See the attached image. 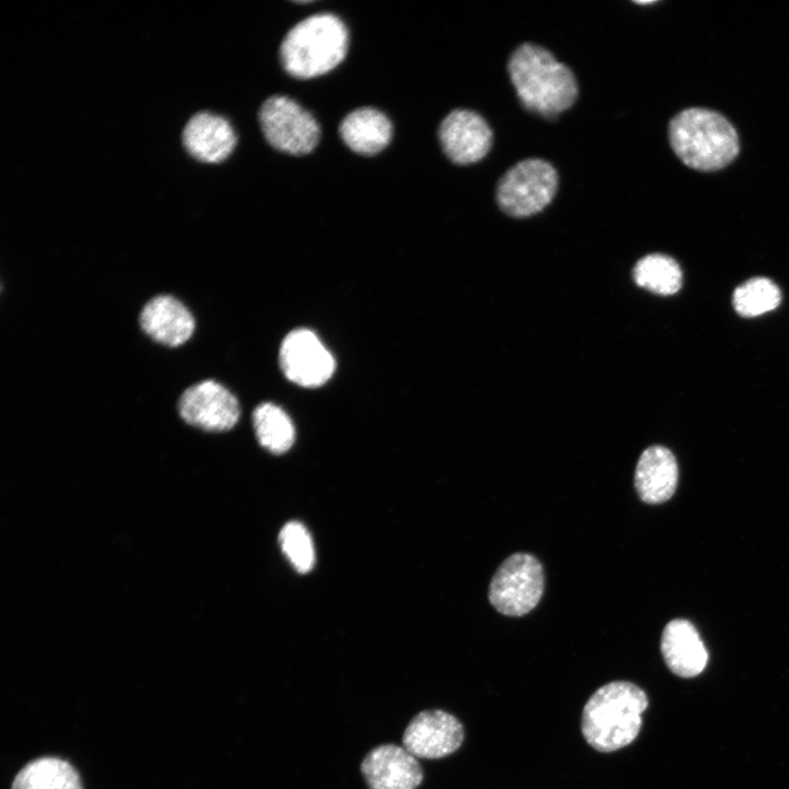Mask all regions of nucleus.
<instances>
[{
	"label": "nucleus",
	"mask_w": 789,
	"mask_h": 789,
	"mask_svg": "<svg viewBox=\"0 0 789 789\" xmlns=\"http://www.w3.org/2000/svg\"><path fill=\"white\" fill-rule=\"evenodd\" d=\"M507 67L521 102L531 112L552 117L568 110L578 96L573 72L541 46L521 45Z\"/></svg>",
	"instance_id": "f257e3e1"
},
{
	"label": "nucleus",
	"mask_w": 789,
	"mask_h": 789,
	"mask_svg": "<svg viewBox=\"0 0 789 789\" xmlns=\"http://www.w3.org/2000/svg\"><path fill=\"white\" fill-rule=\"evenodd\" d=\"M647 707L648 697L637 685L622 681L605 684L583 708L582 734L598 752L617 751L634 741Z\"/></svg>",
	"instance_id": "f03ea898"
},
{
	"label": "nucleus",
	"mask_w": 789,
	"mask_h": 789,
	"mask_svg": "<svg viewBox=\"0 0 789 789\" xmlns=\"http://www.w3.org/2000/svg\"><path fill=\"white\" fill-rule=\"evenodd\" d=\"M671 146L689 168L717 171L731 163L739 153V137L731 123L720 113L691 107L676 114L668 126Z\"/></svg>",
	"instance_id": "7ed1b4c3"
},
{
	"label": "nucleus",
	"mask_w": 789,
	"mask_h": 789,
	"mask_svg": "<svg viewBox=\"0 0 789 789\" xmlns=\"http://www.w3.org/2000/svg\"><path fill=\"white\" fill-rule=\"evenodd\" d=\"M348 33L335 15L320 13L296 24L281 45V60L293 77L309 79L335 68L345 57Z\"/></svg>",
	"instance_id": "20e7f679"
},
{
	"label": "nucleus",
	"mask_w": 789,
	"mask_h": 789,
	"mask_svg": "<svg viewBox=\"0 0 789 789\" xmlns=\"http://www.w3.org/2000/svg\"><path fill=\"white\" fill-rule=\"evenodd\" d=\"M558 173L546 160L519 161L500 179L496 201L513 217H528L542 210L554 197Z\"/></svg>",
	"instance_id": "39448f33"
},
{
	"label": "nucleus",
	"mask_w": 789,
	"mask_h": 789,
	"mask_svg": "<svg viewBox=\"0 0 789 789\" xmlns=\"http://www.w3.org/2000/svg\"><path fill=\"white\" fill-rule=\"evenodd\" d=\"M544 584L541 563L533 554L517 552L506 558L494 573L489 601L499 613L519 617L539 603Z\"/></svg>",
	"instance_id": "423d86ee"
},
{
	"label": "nucleus",
	"mask_w": 789,
	"mask_h": 789,
	"mask_svg": "<svg viewBox=\"0 0 789 789\" xmlns=\"http://www.w3.org/2000/svg\"><path fill=\"white\" fill-rule=\"evenodd\" d=\"M259 119L266 140L282 152L307 155L319 142L320 127L315 117L287 96L268 98L260 108Z\"/></svg>",
	"instance_id": "0eeeda50"
},
{
	"label": "nucleus",
	"mask_w": 789,
	"mask_h": 789,
	"mask_svg": "<svg viewBox=\"0 0 789 789\" xmlns=\"http://www.w3.org/2000/svg\"><path fill=\"white\" fill-rule=\"evenodd\" d=\"M178 410L187 424L208 432L230 430L240 416L235 395L213 379L188 387L179 399Z\"/></svg>",
	"instance_id": "6e6552de"
},
{
	"label": "nucleus",
	"mask_w": 789,
	"mask_h": 789,
	"mask_svg": "<svg viewBox=\"0 0 789 789\" xmlns=\"http://www.w3.org/2000/svg\"><path fill=\"white\" fill-rule=\"evenodd\" d=\"M279 364L287 379L307 388L325 384L335 369L332 354L308 329L293 330L284 338Z\"/></svg>",
	"instance_id": "1a4fd4ad"
},
{
	"label": "nucleus",
	"mask_w": 789,
	"mask_h": 789,
	"mask_svg": "<svg viewBox=\"0 0 789 789\" xmlns=\"http://www.w3.org/2000/svg\"><path fill=\"white\" fill-rule=\"evenodd\" d=\"M462 740V725L453 714L443 710H425L409 722L402 744L416 758L437 759L458 750Z\"/></svg>",
	"instance_id": "9d476101"
},
{
	"label": "nucleus",
	"mask_w": 789,
	"mask_h": 789,
	"mask_svg": "<svg viewBox=\"0 0 789 789\" xmlns=\"http://www.w3.org/2000/svg\"><path fill=\"white\" fill-rule=\"evenodd\" d=\"M439 141L447 157L457 164L481 160L492 145V130L478 113L457 108L442 121Z\"/></svg>",
	"instance_id": "9b49d317"
},
{
	"label": "nucleus",
	"mask_w": 789,
	"mask_h": 789,
	"mask_svg": "<svg viewBox=\"0 0 789 789\" xmlns=\"http://www.w3.org/2000/svg\"><path fill=\"white\" fill-rule=\"evenodd\" d=\"M361 771L369 789H416L423 780L418 758L396 744L370 750L362 761Z\"/></svg>",
	"instance_id": "f8f14e48"
},
{
	"label": "nucleus",
	"mask_w": 789,
	"mask_h": 789,
	"mask_svg": "<svg viewBox=\"0 0 789 789\" xmlns=\"http://www.w3.org/2000/svg\"><path fill=\"white\" fill-rule=\"evenodd\" d=\"M139 322L153 341L175 347L193 334L195 320L191 311L175 297L158 295L142 307Z\"/></svg>",
	"instance_id": "ddd939ff"
},
{
	"label": "nucleus",
	"mask_w": 789,
	"mask_h": 789,
	"mask_svg": "<svg viewBox=\"0 0 789 789\" xmlns=\"http://www.w3.org/2000/svg\"><path fill=\"white\" fill-rule=\"evenodd\" d=\"M236 135L222 116L202 112L195 114L184 127L183 145L188 153L203 162L218 163L232 152Z\"/></svg>",
	"instance_id": "4468645a"
},
{
	"label": "nucleus",
	"mask_w": 789,
	"mask_h": 789,
	"mask_svg": "<svg viewBox=\"0 0 789 789\" xmlns=\"http://www.w3.org/2000/svg\"><path fill=\"white\" fill-rule=\"evenodd\" d=\"M661 653L667 667L685 678L699 675L708 662V652L697 629L685 619H673L665 626Z\"/></svg>",
	"instance_id": "2eb2a0df"
},
{
	"label": "nucleus",
	"mask_w": 789,
	"mask_h": 789,
	"mask_svg": "<svg viewBox=\"0 0 789 789\" xmlns=\"http://www.w3.org/2000/svg\"><path fill=\"white\" fill-rule=\"evenodd\" d=\"M678 467L673 453L660 445L650 446L641 454L636 471L634 488L648 504L667 501L675 492Z\"/></svg>",
	"instance_id": "dca6fc26"
},
{
	"label": "nucleus",
	"mask_w": 789,
	"mask_h": 789,
	"mask_svg": "<svg viewBox=\"0 0 789 789\" xmlns=\"http://www.w3.org/2000/svg\"><path fill=\"white\" fill-rule=\"evenodd\" d=\"M345 145L363 156H373L387 147L392 136L389 118L374 107H361L347 114L340 125Z\"/></svg>",
	"instance_id": "f3484780"
},
{
	"label": "nucleus",
	"mask_w": 789,
	"mask_h": 789,
	"mask_svg": "<svg viewBox=\"0 0 789 789\" xmlns=\"http://www.w3.org/2000/svg\"><path fill=\"white\" fill-rule=\"evenodd\" d=\"M11 789H82V786L69 763L57 757H42L18 773Z\"/></svg>",
	"instance_id": "a211bd4d"
},
{
	"label": "nucleus",
	"mask_w": 789,
	"mask_h": 789,
	"mask_svg": "<svg viewBox=\"0 0 789 789\" xmlns=\"http://www.w3.org/2000/svg\"><path fill=\"white\" fill-rule=\"evenodd\" d=\"M253 425L260 445L270 453H286L294 444V424L288 414L274 403L264 402L254 409Z\"/></svg>",
	"instance_id": "6ab92c4d"
},
{
	"label": "nucleus",
	"mask_w": 789,
	"mask_h": 789,
	"mask_svg": "<svg viewBox=\"0 0 789 789\" xmlns=\"http://www.w3.org/2000/svg\"><path fill=\"white\" fill-rule=\"evenodd\" d=\"M632 275L637 285L662 296L677 293L683 283L678 263L662 253H652L640 259Z\"/></svg>",
	"instance_id": "aec40b11"
},
{
	"label": "nucleus",
	"mask_w": 789,
	"mask_h": 789,
	"mask_svg": "<svg viewBox=\"0 0 789 789\" xmlns=\"http://www.w3.org/2000/svg\"><path fill=\"white\" fill-rule=\"evenodd\" d=\"M781 302L779 287L767 277H753L737 286L732 295L734 310L742 317H757Z\"/></svg>",
	"instance_id": "412c9836"
},
{
	"label": "nucleus",
	"mask_w": 789,
	"mask_h": 789,
	"mask_svg": "<svg viewBox=\"0 0 789 789\" xmlns=\"http://www.w3.org/2000/svg\"><path fill=\"white\" fill-rule=\"evenodd\" d=\"M284 554L300 573L310 571L315 564V548L307 528L299 522L287 523L279 533Z\"/></svg>",
	"instance_id": "4be33fe9"
}]
</instances>
